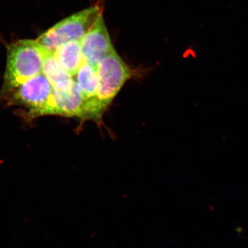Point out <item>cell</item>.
<instances>
[{"label":"cell","mask_w":248,"mask_h":248,"mask_svg":"<svg viewBox=\"0 0 248 248\" xmlns=\"http://www.w3.org/2000/svg\"><path fill=\"white\" fill-rule=\"evenodd\" d=\"M76 82L82 91L85 99L97 97L99 79L95 67L84 62L77 73Z\"/></svg>","instance_id":"9c48e42d"},{"label":"cell","mask_w":248,"mask_h":248,"mask_svg":"<svg viewBox=\"0 0 248 248\" xmlns=\"http://www.w3.org/2000/svg\"><path fill=\"white\" fill-rule=\"evenodd\" d=\"M85 62L97 67L98 63L115 50L102 14L80 41Z\"/></svg>","instance_id":"5b68a950"},{"label":"cell","mask_w":248,"mask_h":248,"mask_svg":"<svg viewBox=\"0 0 248 248\" xmlns=\"http://www.w3.org/2000/svg\"><path fill=\"white\" fill-rule=\"evenodd\" d=\"M102 14L99 6L83 10L55 24L37 41L47 52L54 53L63 44L80 42Z\"/></svg>","instance_id":"7a4b0ae2"},{"label":"cell","mask_w":248,"mask_h":248,"mask_svg":"<svg viewBox=\"0 0 248 248\" xmlns=\"http://www.w3.org/2000/svg\"><path fill=\"white\" fill-rule=\"evenodd\" d=\"M84 102V94L76 81L69 91L53 90L50 115L77 117L81 120Z\"/></svg>","instance_id":"8992f818"},{"label":"cell","mask_w":248,"mask_h":248,"mask_svg":"<svg viewBox=\"0 0 248 248\" xmlns=\"http://www.w3.org/2000/svg\"><path fill=\"white\" fill-rule=\"evenodd\" d=\"M46 53L37 40H22L11 44L8 47L4 92H11L27 80L41 74Z\"/></svg>","instance_id":"6da1fadb"},{"label":"cell","mask_w":248,"mask_h":248,"mask_svg":"<svg viewBox=\"0 0 248 248\" xmlns=\"http://www.w3.org/2000/svg\"><path fill=\"white\" fill-rule=\"evenodd\" d=\"M96 70L99 79L97 97L107 109L124 85L133 76L134 72L116 50L103 58Z\"/></svg>","instance_id":"3957f363"},{"label":"cell","mask_w":248,"mask_h":248,"mask_svg":"<svg viewBox=\"0 0 248 248\" xmlns=\"http://www.w3.org/2000/svg\"><path fill=\"white\" fill-rule=\"evenodd\" d=\"M11 92L13 104L28 109L32 117L50 115L53 88L42 73Z\"/></svg>","instance_id":"277c9868"},{"label":"cell","mask_w":248,"mask_h":248,"mask_svg":"<svg viewBox=\"0 0 248 248\" xmlns=\"http://www.w3.org/2000/svg\"><path fill=\"white\" fill-rule=\"evenodd\" d=\"M62 66L71 76H76L80 66L84 62L80 42H70L63 44L54 53Z\"/></svg>","instance_id":"ba28073f"},{"label":"cell","mask_w":248,"mask_h":248,"mask_svg":"<svg viewBox=\"0 0 248 248\" xmlns=\"http://www.w3.org/2000/svg\"><path fill=\"white\" fill-rule=\"evenodd\" d=\"M42 73L55 91H69L76 83L73 76L62 66L53 53L47 52L46 54Z\"/></svg>","instance_id":"52a82bcc"}]
</instances>
